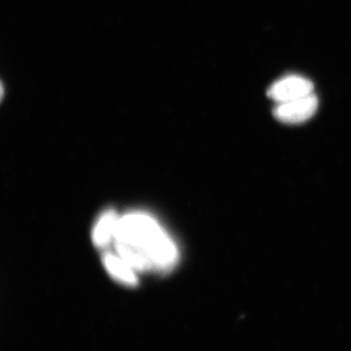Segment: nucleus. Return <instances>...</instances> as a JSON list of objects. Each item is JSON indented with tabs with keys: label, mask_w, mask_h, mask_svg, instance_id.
Wrapping results in <instances>:
<instances>
[{
	"label": "nucleus",
	"mask_w": 351,
	"mask_h": 351,
	"mask_svg": "<svg viewBox=\"0 0 351 351\" xmlns=\"http://www.w3.org/2000/svg\"><path fill=\"white\" fill-rule=\"evenodd\" d=\"M113 241L117 254L136 271L167 269L178 258L172 240L147 214L132 213L119 218Z\"/></svg>",
	"instance_id": "f257e3e1"
},
{
	"label": "nucleus",
	"mask_w": 351,
	"mask_h": 351,
	"mask_svg": "<svg viewBox=\"0 0 351 351\" xmlns=\"http://www.w3.org/2000/svg\"><path fill=\"white\" fill-rule=\"evenodd\" d=\"M313 83L301 75H288L277 80L267 91V96L276 104L286 103L314 94Z\"/></svg>",
	"instance_id": "f03ea898"
},
{
	"label": "nucleus",
	"mask_w": 351,
	"mask_h": 351,
	"mask_svg": "<svg viewBox=\"0 0 351 351\" xmlns=\"http://www.w3.org/2000/svg\"><path fill=\"white\" fill-rule=\"evenodd\" d=\"M318 108V99L315 95L298 100L277 104L274 114L283 123L299 124L311 119Z\"/></svg>",
	"instance_id": "7ed1b4c3"
},
{
	"label": "nucleus",
	"mask_w": 351,
	"mask_h": 351,
	"mask_svg": "<svg viewBox=\"0 0 351 351\" xmlns=\"http://www.w3.org/2000/svg\"><path fill=\"white\" fill-rule=\"evenodd\" d=\"M104 263L107 269L108 274L112 276L115 280L125 284L128 286L136 285L138 282L137 276H136V269L127 263L123 258L120 257L119 254H107L104 257Z\"/></svg>",
	"instance_id": "20e7f679"
},
{
	"label": "nucleus",
	"mask_w": 351,
	"mask_h": 351,
	"mask_svg": "<svg viewBox=\"0 0 351 351\" xmlns=\"http://www.w3.org/2000/svg\"><path fill=\"white\" fill-rule=\"evenodd\" d=\"M119 219V217L113 211L101 215L93 230V242L97 247H106L114 240Z\"/></svg>",
	"instance_id": "39448f33"
}]
</instances>
